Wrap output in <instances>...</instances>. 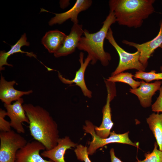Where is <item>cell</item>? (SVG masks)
Here are the masks:
<instances>
[{"mask_svg": "<svg viewBox=\"0 0 162 162\" xmlns=\"http://www.w3.org/2000/svg\"><path fill=\"white\" fill-rule=\"evenodd\" d=\"M7 116V112L2 108L0 109V132H7L11 131L10 122L5 120L4 118Z\"/></svg>", "mask_w": 162, "mask_h": 162, "instance_id": "obj_24", "label": "cell"}, {"mask_svg": "<svg viewBox=\"0 0 162 162\" xmlns=\"http://www.w3.org/2000/svg\"><path fill=\"white\" fill-rule=\"evenodd\" d=\"M83 33L82 25L74 24L69 34L67 35L60 48L54 53L55 57L65 56L74 52Z\"/></svg>", "mask_w": 162, "mask_h": 162, "instance_id": "obj_12", "label": "cell"}, {"mask_svg": "<svg viewBox=\"0 0 162 162\" xmlns=\"http://www.w3.org/2000/svg\"><path fill=\"white\" fill-rule=\"evenodd\" d=\"M16 83L15 80L8 81L1 74L0 80V99L4 104H11L13 101H16L23 95H28L33 92L32 90L21 91L16 89L14 85Z\"/></svg>", "mask_w": 162, "mask_h": 162, "instance_id": "obj_15", "label": "cell"}, {"mask_svg": "<svg viewBox=\"0 0 162 162\" xmlns=\"http://www.w3.org/2000/svg\"><path fill=\"white\" fill-rule=\"evenodd\" d=\"M160 47L162 49V44H161L160 46ZM160 70L162 72V66L160 67Z\"/></svg>", "mask_w": 162, "mask_h": 162, "instance_id": "obj_27", "label": "cell"}, {"mask_svg": "<svg viewBox=\"0 0 162 162\" xmlns=\"http://www.w3.org/2000/svg\"><path fill=\"white\" fill-rule=\"evenodd\" d=\"M146 122L156 140L159 149L162 151V113H152L146 118Z\"/></svg>", "mask_w": 162, "mask_h": 162, "instance_id": "obj_19", "label": "cell"}, {"mask_svg": "<svg viewBox=\"0 0 162 162\" xmlns=\"http://www.w3.org/2000/svg\"><path fill=\"white\" fill-rule=\"evenodd\" d=\"M134 77L135 79L142 80L148 83L154 80H162V72L157 73L155 70H152L149 72L138 71L136 72Z\"/></svg>", "mask_w": 162, "mask_h": 162, "instance_id": "obj_21", "label": "cell"}, {"mask_svg": "<svg viewBox=\"0 0 162 162\" xmlns=\"http://www.w3.org/2000/svg\"><path fill=\"white\" fill-rule=\"evenodd\" d=\"M0 162H15L17 151L27 143L20 134L11 130L0 133Z\"/></svg>", "mask_w": 162, "mask_h": 162, "instance_id": "obj_6", "label": "cell"}, {"mask_svg": "<svg viewBox=\"0 0 162 162\" xmlns=\"http://www.w3.org/2000/svg\"></svg>", "mask_w": 162, "mask_h": 162, "instance_id": "obj_28", "label": "cell"}, {"mask_svg": "<svg viewBox=\"0 0 162 162\" xmlns=\"http://www.w3.org/2000/svg\"><path fill=\"white\" fill-rule=\"evenodd\" d=\"M87 147L82 144L76 146L74 152L78 159L84 162H92L88 157Z\"/></svg>", "mask_w": 162, "mask_h": 162, "instance_id": "obj_23", "label": "cell"}, {"mask_svg": "<svg viewBox=\"0 0 162 162\" xmlns=\"http://www.w3.org/2000/svg\"><path fill=\"white\" fill-rule=\"evenodd\" d=\"M134 75L128 72H122L113 76H111L105 79L107 81L115 83L121 82L129 85L132 89L137 88L140 86V81H136L133 78Z\"/></svg>", "mask_w": 162, "mask_h": 162, "instance_id": "obj_20", "label": "cell"}, {"mask_svg": "<svg viewBox=\"0 0 162 162\" xmlns=\"http://www.w3.org/2000/svg\"><path fill=\"white\" fill-rule=\"evenodd\" d=\"M92 3L91 0H77L73 6L69 10L61 13H54L55 16L49 21V25L61 24L69 19H70L74 24H78L79 14L88 9Z\"/></svg>", "mask_w": 162, "mask_h": 162, "instance_id": "obj_13", "label": "cell"}, {"mask_svg": "<svg viewBox=\"0 0 162 162\" xmlns=\"http://www.w3.org/2000/svg\"><path fill=\"white\" fill-rule=\"evenodd\" d=\"M154 146L152 152L145 154L144 160H140L137 158L136 162H162V151L158 149V146L156 142H155Z\"/></svg>", "mask_w": 162, "mask_h": 162, "instance_id": "obj_22", "label": "cell"}, {"mask_svg": "<svg viewBox=\"0 0 162 162\" xmlns=\"http://www.w3.org/2000/svg\"><path fill=\"white\" fill-rule=\"evenodd\" d=\"M46 149L44 146L36 140L27 142L17 152L15 162H54L44 159L40 152Z\"/></svg>", "mask_w": 162, "mask_h": 162, "instance_id": "obj_10", "label": "cell"}, {"mask_svg": "<svg viewBox=\"0 0 162 162\" xmlns=\"http://www.w3.org/2000/svg\"><path fill=\"white\" fill-rule=\"evenodd\" d=\"M78 145L73 142L68 136L59 138L57 145L53 148L43 151L41 156L47 158L54 162H66L64 154L66 151L73 148H76Z\"/></svg>", "mask_w": 162, "mask_h": 162, "instance_id": "obj_16", "label": "cell"}, {"mask_svg": "<svg viewBox=\"0 0 162 162\" xmlns=\"http://www.w3.org/2000/svg\"><path fill=\"white\" fill-rule=\"evenodd\" d=\"M116 22L113 12L110 11L103 26L98 32L90 33L86 29L84 30V36H82L77 48L86 52L92 58L91 63L95 64L100 61L104 66H107L111 60V56L105 52L104 47V42L110 26Z\"/></svg>", "mask_w": 162, "mask_h": 162, "instance_id": "obj_3", "label": "cell"}, {"mask_svg": "<svg viewBox=\"0 0 162 162\" xmlns=\"http://www.w3.org/2000/svg\"><path fill=\"white\" fill-rule=\"evenodd\" d=\"M106 38L115 48L119 55L118 64L115 70L111 74L113 76L129 69H135L138 71H145L146 68L140 61V53L137 51L134 53H129L121 48L116 41L113 32L110 28Z\"/></svg>", "mask_w": 162, "mask_h": 162, "instance_id": "obj_5", "label": "cell"}, {"mask_svg": "<svg viewBox=\"0 0 162 162\" xmlns=\"http://www.w3.org/2000/svg\"><path fill=\"white\" fill-rule=\"evenodd\" d=\"M159 90V96L152 106V111L157 113L162 112V86H161Z\"/></svg>", "mask_w": 162, "mask_h": 162, "instance_id": "obj_25", "label": "cell"}, {"mask_svg": "<svg viewBox=\"0 0 162 162\" xmlns=\"http://www.w3.org/2000/svg\"><path fill=\"white\" fill-rule=\"evenodd\" d=\"M104 82L107 95L106 104L102 110V121L99 127L95 126L94 128L96 135L102 138H105L109 136L113 125L112 120L110 103L116 96V93L115 83L108 81L105 79Z\"/></svg>", "mask_w": 162, "mask_h": 162, "instance_id": "obj_7", "label": "cell"}, {"mask_svg": "<svg viewBox=\"0 0 162 162\" xmlns=\"http://www.w3.org/2000/svg\"><path fill=\"white\" fill-rule=\"evenodd\" d=\"M110 155L111 162H123L119 159L116 156L114 148H111L110 149Z\"/></svg>", "mask_w": 162, "mask_h": 162, "instance_id": "obj_26", "label": "cell"}, {"mask_svg": "<svg viewBox=\"0 0 162 162\" xmlns=\"http://www.w3.org/2000/svg\"><path fill=\"white\" fill-rule=\"evenodd\" d=\"M83 129L85 132L91 135L92 140L87 148L88 155H92L99 148L111 143H118L131 145L138 148V145L134 143L129 139V132L123 134H117L114 131L110 132V136L105 138H102L98 136L95 131V126L88 120H86Z\"/></svg>", "mask_w": 162, "mask_h": 162, "instance_id": "obj_4", "label": "cell"}, {"mask_svg": "<svg viewBox=\"0 0 162 162\" xmlns=\"http://www.w3.org/2000/svg\"><path fill=\"white\" fill-rule=\"evenodd\" d=\"M30 43L27 41L26 34L24 33L20 38L14 45L11 46L10 50L7 52L4 51H2L0 52V70H2L4 69L3 66L4 65L13 67L12 64H9L7 62L8 57L15 53L20 52L26 54V56L30 57H34L37 58L36 55L32 52H28L22 51L21 48L24 46H29Z\"/></svg>", "mask_w": 162, "mask_h": 162, "instance_id": "obj_17", "label": "cell"}, {"mask_svg": "<svg viewBox=\"0 0 162 162\" xmlns=\"http://www.w3.org/2000/svg\"><path fill=\"white\" fill-rule=\"evenodd\" d=\"M162 84L161 81L157 80L153 83H149L142 80L139 87L130 88L129 92L138 97L143 107L146 108L151 105L152 97L155 92L159 90Z\"/></svg>", "mask_w": 162, "mask_h": 162, "instance_id": "obj_14", "label": "cell"}, {"mask_svg": "<svg viewBox=\"0 0 162 162\" xmlns=\"http://www.w3.org/2000/svg\"><path fill=\"white\" fill-rule=\"evenodd\" d=\"M154 0H110V10L113 12L116 22L129 28L140 27L144 20L153 13Z\"/></svg>", "mask_w": 162, "mask_h": 162, "instance_id": "obj_2", "label": "cell"}, {"mask_svg": "<svg viewBox=\"0 0 162 162\" xmlns=\"http://www.w3.org/2000/svg\"><path fill=\"white\" fill-rule=\"evenodd\" d=\"M159 32L156 37L151 40L140 44L124 40L122 42L136 48L140 53V61L146 68L148 60L154 50L162 44V19L160 24Z\"/></svg>", "mask_w": 162, "mask_h": 162, "instance_id": "obj_9", "label": "cell"}, {"mask_svg": "<svg viewBox=\"0 0 162 162\" xmlns=\"http://www.w3.org/2000/svg\"><path fill=\"white\" fill-rule=\"evenodd\" d=\"M67 35L58 30L47 32L42 39V43L51 53H55L60 48Z\"/></svg>", "mask_w": 162, "mask_h": 162, "instance_id": "obj_18", "label": "cell"}, {"mask_svg": "<svg viewBox=\"0 0 162 162\" xmlns=\"http://www.w3.org/2000/svg\"><path fill=\"white\" fill-rule=\"evenodd\" d=\"M23 99L21 98L13 104H4L7 111V116L10 118L11 127L19 134L24 133L25 130L22 123L26 122L29 124V121L23 106Z\"/></svg>", "mask_w": 162, "mask_h": 162, "instance_id": "obj_8", "label": "cell"}, {"mask_svg": "<svg viewBox=\"0 0 162 162\" xmlns=\"http://www.w3.org/2000/svg\"><path fill=\"white\" fill-rule=\"evenodd\" d=\"M29 121L31 135L42 144L46 150L51 149L58 144L59 138L57 124L49 112L43 107L31 104L23 105Z\"/></svg>", "mask_w": 162, "mask_h": 162, "instance_id": "obj_1", "label": "cell"}, {"mask_svg": "<svg viewBox=\"0 0 162 162\" xmlns=\"http://www.w3.org/2000/svg\"><path fill=\"white\" fill-rule=\"evenodd\" d=\"M84 54L82 52H80L79 55V61L80 66L75 73L74 79L71 80L64 77L61 73L58 71V77L61 81L66 84L71 85L75 83L81 89L84 95L88 98L92 97V92L87 87L84 79V74L86 69L89 63L91 62L92 58L88 55L83 61Z\"/></svg>", "mask_w": 162, "mask_h": 162, "instance_id": "obj_11", "label": "cell"}]
</instances>
